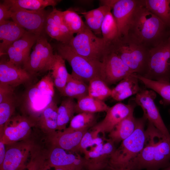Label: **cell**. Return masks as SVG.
Listing matches in <instances>:
<instances>
[{
    "label": "cell",
    "mask_w": 170,
    "mask_h": 170,
    "mask_svg": "<svg viewBox=\"0 0 170 170\" xmlns=\"http://www.w3.org/2000/svg\"><path fill=\"white\" fill-rule=\"evenodd\" d=\"M170 35V29L139 0L130 21L128 37L150 50Z\"/></svg>",
    "instance_id": "1"
},
{
    "label": "cell",
    "mask_w": 170,
    "mask_h": 170,
    "mask_svg": "<svg viewBox=\"0 0 170 170\" xmlns=\"http://www.w3.org/2000/svg\"><path fill=\"white\" fill-rule=\"evenodd\" d=\"M146 130L144 147L126 167L130 170H160L170 165V140L150 122Z\"/></svg>",
    "instance_id": "2"
},
{
    "label": "cell",
    "mask_w": 170,
    "mask_h": 170,
    "mask_svg": "<svg viewBox=\"0 0 170 170\" xmlns=\"http://www.w3.org/2000/svg\"><path fill=\"white\" fill-rule=\"evenodd\" d=\"M147 119L143 116L136 118L135 129L129 137L123 140L110 156L107 170L126 168L130 162L142 151L147 141V133L145 130Z\"/></svg>",
    "instance_id": "3"
},
{
    "label": "cell",
    "mask_w": 170,
    "mask_h": 170,
    "mask_svg": "<svg viewBox=\"0 0 170 170\" xmlns=\"http://www.w3.org/2000/svg\"><path fill=\"white\" fill-rule=\"evenodd\" d=\"M55 48L57 53L68 62L74 75L85 82L96 78L102 79V62L90 60L78 54L67 43L60 42Z\"/></svg>",
    "instance_id": "4"
},
{
    "label": "cell",
    "mask_w": 170,
    "mask_h": 170,
    "mask_svg": "<svg viewBox=\"0 0 170 170\" xmlns=\"http://www.w3.org/2000/svg\"><path fill=\"white\" fill-rule=\"evenodd\" d=\"M133 73L142 76L147 67L150 50L131 40L128 37L118 38L110 47Z\"/></svg>",
    "instance_id": "5"
},
{
    "label": "cell",
    "mask_w": 170,
    "mask_h": 170,
    "mask_svg": "<svg viewBox=\"0 0 170 170\" xmlns=\"http://www.w3.org/2000/svg\"><path fill=\"white\" fill-rule=\"evenodd\" d=\"M67 43L78 54L92 60L102 62L110 51V47L106 44L102 37H97L87 26Z\"/></svg>",
    "instance_id": "6"
},
{
    "label": "cell",
    "mask_w": 170,
    "mask_h": 170,
    "mask_svg": "<svg viewBox=\"0 0 170 170\" xmlns=\"http://www.w3.org/2000/svg\"><path fill=\"white\" fill-rule=\"evenodd\" d=\"M142 76L152 80L170 82V35L150 50L147 69Z\"/></svg>",
    "instance_id": "7"
},
{
    "label": "cell",
    "mask_w": 170,
    "mask_h": 170,
    "mask_svg": "<svg viewBox=\"0 0 170 170\" xmlns=\"http://www.w3.org/2000/svg\"><path fill=\"white\" fill-rule=\"evenodd\" d=\"M54 60L53 48L43 35L40 36L22 68L31 75L51 70Z\"/></svg>",
    "instance_id": "8"
},
{
    "label": "cell",
    "mask_w": 170,
    "mask_h": 170,
    "mask_svg": "<svg viewBox=\"0 0 170 170\" xmlns=\"http://www.w3.org/2000/svg\"><path fill=\"white\" fill-rule=\"evenodd\" d=\"M156 93L151 90H141L137 94L134 100L143 112V116L167 138L170 140V134L165 125L156 104Z\"/></svg>",
    "instance_id": "9"
},
{
    "label": "cell",
    "mask_w": 170,
    "mask_h": 170,
    "mask_svg": "<svg viewBox=\"0 0 170 170\" xmlns=\"http://www.w3.org/2000/svg\"><path fill=\"white\" fill-rule=\"evenodd\" d=\"M36 125V121L30 116H12L4 126L0 140L7 145L27 139Z\"/></svg>",
    "instance_id": "10"
},
{
    "label": "cell",
    "mask_w": 170,
    "mask_h": 170,
    "mask_svg": "<svg viewBox=\"0 0 170 170\" xmlns=\"http://www.w3.org/2000/svg\"><path fill=\"white\" fill-rule=\"evenodd\" d=\"M29 139L6 145V154L0 170H22L26 168L25 163L31 153L34 144Z\"/></svg>",
    "instance_id": "11"
},
{
    "label": "cell",
    "mask_w": 170,
    "mask_h": 170,
    "mask_svg": "<svg viewBox=\"0 0 170 170\" xmlns=\"http://www.w3.org/2000/svg\"><path fill=\"white\" fill-rule=\"evenodd\" d=\"M11 18L19 26L28 31L43 35L48 13L44 10H30L19 8H9Z\"/></svg>",
    "instance_id": "12"
},
{
    "label": "cell",
    "mask_w": 170,
    "mask_h": 170,
    "mask_svg": "<svg viewBox=\"0 0 170 170\" xmlns=\"http://www.w3.org/2000/svg\"><path fill=\"white\" fill-rule=\"evenodd\" d=\"M43 167L65 170H86L84 157L71 153L65 150L52 145L44 159Z\"/></svg>",
    "instance_id": "13"
},
{
    "label": "cell",
    "mask_w": 170,
    "mask_h": 170,
    "mask_svg": "<svg viewBox=\"0 0 170 170\" xmlns=\"http://www.w3.org/2000/svg\"><path fill=\"white\" fill-rule=\"evenodd\" d=\"M133 98L130 99L127 104L118 102L109 107L104 119L91 128L105 134L109 133L124 119L133 113L137 106Z\"/></svg>",
    "instance_id": "14"
},
{
    "label": "cell",
    "mask_w": 170,
    "mask_h": 170,
    "mask_svg": "<svg viewBox=\"0 0 170 170\" xmlns=\"http://www.w3.org/2000/svg\"><path fill=\"white\" fill-rule=\"evenodd\" d=\"M102 63V79L108 85L115 84L133 74L113 51L110 50L104 57Z\"/></svg>",
    "instance_id": "15"
},
{
    "label": "cell",
    "mask_w": 170,
    "mask_h": 170,
    "mask_svg": "<svg viewBox=\"0 0 170 170\" xmlns=\"http://www.w3.org/2000/svg\"><path fill=\"white\" fill-rule=\"evenodd\" d=\"M110 139L105 143L96 145L84 153L86 170H107L111 155L116 149Z\"/></svg>",
    "instance_id": "16"
},
{
    "label": "cell",
    "mask_w": 170,
    "mask_h": 170,
    "mask_svg": "<svg viewBox=\"0 0 170 170\" xmlns=\"http://www.w3.org/2000/svg\"><path fill=\"white\" fill-rule=\"evenodd\" d=\"M41 36L26 31L20 38L8 49L6 54L8 56L9 61L22 67L29 58L31 48Z\"/></svg>",
    "instance_id": "17"
},
{
    "label": "cell",
    "mask_w": 170,
    "mask_h": 170,
    "mask_svg": "<svg viewBox=\"0 0 170 170\" xmlns=\"http://www.w3.org/2000/svg\"><path fill=\"white\" fill-rule=\"evenodd\" d=\"M139 0H118L112 13L117 24L118 38L128 37L129 24Z\"/></svg>",
    "instance_id": "18"
},
{
    "label": "cell",
    "mask_w": 170,
    "mask_h": 170,
    "mask_svg": "<svg viewBox=\"0 0 170 170\" xmlns=\"http://www.w3.org/2000/svg\"><path fill=\"white\" fill-rule=\"evenodd\" d=\"M88 130H71L66 128L63 131H56L48 135L52 145L72 152H78L79 145L83 136Z\"/></svg>",
    "instance_id": "19"
},
{
    "label": "cell",
    "mask_w": 170,
    "mask_h": 170,
    "mask_svg": "<svg viewBox=\"0 0 170 170\" xmlns=\"http://www.w3.org/2000/svg\"><path fill=\"white\" fill-rule=\"evenodd\" d=\"M31 76L22 67L16 65L9 60H1L0 83L15 88L28 81Z\"/></svg>",
    "instance_id": "20"
},
{
    "label": "cell",
    "mask_w": 170,
    "mask_h": 170,
    "mask_svg": "<svg viewBox=\"0 0 170 170\" xmlns=\"http://www.w3.org/2000/svg\"><path fill=\"white\" fill-rule=\"evenodd\" d=\"M26 31L13 21L8 20L0 24V56L6 54L8 48Z\"/></svg>",
    "instance_id": "21"
},
{
    "label": "cell",
    "mask_w": 170,
    "mask_h": 170,
    "mask_svg": "<svg viewBox=\"0 0 170 170\" xmlns=\"http://www.w3.org/2000/svg\"><path fill=\"white\" fill-rule=\"evenodd\" d=\"M25 100L26 106L31 114L29 116L36 120L53 101V97L43 94L35 84L26 93Z\"/></svg>",
    "instance_id": "22"
},
{
    "label": "cell",
    "mask_w": 170,
    "mask_h": 170,
    "mask_svg": "<svg viewBox=\"0 0 170 170\" xmlns=\"http://www.w3.org/2000/svg\"><path fill=\"white\" fill-rule=\"evenodd\" d=\"M139 81L134 73L125 77L111 89V97L116 101H121L133 95H136L142 90Z\"/></svg>",
    "instance_id": "23"
},
{
    "label": "cell",
    "mask_w": 170,
    "mask_h": 170,
    "mask_svg": "<svg viewBox=\"0 0 170 170\" xmlns=\"http://www.w3.org/2000/svg\"><path fill=\"white\" fill-rule=\"evenodd\" d=\"M58 107L53 100L42 111L36 120V125L48 135L57 131Z\"/></svg>",
    "instance_id": "24"
},
{
    "label": "cell",
    "mask_w": 170,
    "mask_h": 170,
    "mask_svg": "<svg viewBox=\"0 0 170 170\" xmlns=\"http://www.w3.org/2000/svg\"><path fill=\"white\" fill-rule=\"evenodd\" d=\"M136 125V118L133 113L118 123L109 133V139L115 144L122 142L132 134Z\"/></svg>",
    "instance_id": "25"
},
{
    "label": "cell",
    "mask_w": 170,
    "mask_h": 170,
    "mask_svg": "<svg viewBox=\"0 0 170 170\" xmlns=\"http://www.w3.org/2000/svg\"><path fill=\"white\" fill-rule=\"evenodd\" d=\"M88 85L72 74H69L66 85L61 94L77 100L88 95Z\"/></svg>",
    "instance_id": "26"
},
{
    "label": "cell",
    "mask_w": 170,
    "mask_h": 170,
    "mask_svg": "<svg viewBox=\"0 0 170 170\" xmlns=\"http://www.w3.org/2000/svg\"><path fill=\"white\" fill-rule=\"evenodd\" d=\"M51 71L54 86L61 94L69 74L66 68L65 60L57 52L54 54V60Z\"/></svg>",
    "instance_id": "27"
},
{
    "label": "cell",
    "mask_w": 170,
    "mask_h": 170,
    "mask_svg": "<svg viewBox=\"0 0 170 170\" xmlns=\"http://www.w3.org/2000/svg\"><path fill=\"white\" fill-rule=\"evenodd\" d=\"M111 9L107 6H100L90 11L81 13L85 18L86 25L95 34L101 33V27L107 13Z\"/></svg>",
    "instance_id": "28"
},
{
    "label": "cell",
    "mask_w": 170,
    "mask_h": 170,
    "mask_svg": "<svg viewBox=\"0 0 170 170\" xmlns=\"http://www.w3.org/2000/svg\"><path fill=\"white\" fill-rule=\"evenodd\" d=\"M134 74L146 88L160 95L162 98L160 102L161 104L164 106L170 104V82L150 80L141 75L136 73Z\"/></svg>",
    "instance_id": "29"
},
{
    "label": "cell",
    "mask_w": 170,
    "mask_h": 170,
    "mask_svg": "<svg viewBox=\"0 0 170 170\" xmlns=\"http://www.w3.org/2000/svg\"><path fill=\"white\" fill-rule=\"evenodd\" d=\"M76 104L74 99L70 98L67 97L62 101L58 109L57 131H63L66 128L67 124L76 113Z\"/></svg>",
    "instance_id": "30"
},
{
    "label": "cell",
    "mask_w": 170,
    "mask_h": 170,
    "mask_svg": "<svg viewBox=\"0 0 170 170\" xmlns=\"http://www.w3.org/2000/svg\"><path fill=\"white\" fill-rule=\"evenodd\" d=\"M59 0H5L3 3L9 8H19L30 10H44L48 6L54 7Z\"/></svg>",
    "instance_id": "31"
},
{
    "label": "cell",
    "mask_w": 170,
    "mask_h": 170,
    "mask_svg": "<svg viewBox=\"0 0 170 170\" xmlns=\"http://www.w3.org/2000/svg\"><path fill=\"white\" fill-rule=\"evenodd\" d=\"M146 8L170 29V0H144Z\"/></svg>",
    "instance_id": "32"
},
{
    "label": "cell",
    "mask_w": 170,
    "mask_h": 170,
    "mask_svg": "<svg viewBox=\"0 0 170 170\" xmlns=\"http://www.w3.org/2000/svg\"><path fill=\"white\" fill-rule=\"evenodd\" d=\"M103 101L89 96H85L78 100L76 104V113L88 112L96 113L106 112L109 108Z\"/></svg>",
    "instance_id": "33"
},
{
    "label": "cell",
    "mask_w": 170,
    "mask_h": 170,
    "mask_svg": "<svg viewBox=\"0 0 170 170\" xmlns=\"http://www.w3.org/2000/svg\"><path fill=\"white\" fill-rule=\"evenodd\" d=\"M101 31L105 43L110 47L118 39L117 24L111 11L105 15L101 26Z\"/></svg>",
    "instance_id": "34"
},
{
    "label": "cell",
    "mask_w": 170,
    "mask_h": 170,
    "mask_svg": "<svg viewBox=\"0 0 170 170\" xmlns=\"http://www.w3.org/2000/svg\"><path fill=\"white\" fill-rule=\"evenodd\" d=\"M95 113L82 112L74 116L70 122L69 126L66 128L71 130H88L97 123Z\"/></svg>",
    "instance_id": "35"
},
{
    "label": "cell",
    "mask_w": 170,
    "mask_h": 170,
    "mask_svg": "<svg viewBox=\"0 0 170 170\" xmlns=\"http://www.w3.org/2000/svg\"><path fill=\"white\" fill-rule=\"evenodd\" d=\"M88 83V95L89 96L102 101L111 97V89L102 79L95 78Z\"/></svg>",
    "instance_id": "36"
},
{
    "label": "cell",
    "mask_w": 170,
    "mask_h": 170,
    "mask_svg": "<svg viewBox=\"0 0 170 170\" xmlns=\"http://www.w3.org/2000/svg\"><path fill=\"white\" fill-rule=\"evenodd\" d=\"M17 102L14 94L0 103V135L3 133L5 124L13 115Z\"/></svg>",
    "instance_id": "37"
},
{
    "label": "cell",
    "mask_w": 170,
    "mask_h": 170,
    "mask_svg": "<svg viewBox=\"0 0 170 170\" xmlns=\"http://www.w3.org/2000/svg\"><path fill=\"white\" fill-rule=\"evenodd\" d=\"M62 15L64 22L73 34L81 32L87 26L81 16L71 9L62 11Z\"/></svg>",
    "instance_id": "38"
},
{
    "label": "cell",
    "mask_w": 170,
    "mask_h": 170,
    "mask_svg": "<svg viewBox=\"0 0 170 170\" xmlns=\"http://www.w3.org/2000/svg\"><path fill=\"white\" fill-rule=\"evenodd\" d=\"M91 130L88 131L83 136L79 145L78 152L83 153L88 147L103 143V139L99 137V132L96 130Z\"/></svg>",
    "instance_id": "39"
},
{
    "label": "cell",
    "mask_w": 170,
    "mask_h": 170,
    "mask_svg": "<svg viewBox=\"0 0 170 170\" xmlns=\"http://www.w3.org/2000/svg\"><path fill=\"white\" fill-rule=\"evenodd\" d=\"M45 30L46 33L52 38L60 42L66 43L59 26L50 12L48 14L46 18Z\"/></svg>",
    "instance_id": "40"
},
{
    "label": "cell",
    "mask_w": 170,
    "mask_h": 170,
    "mask_svg": "<svg viewBox=\"0 0 170 170\" xmlns=\"http://www.w3.org/2000/svg\"><path fill=\"white\" fill-rule=\"evenodd\" d=\"M36 84L39 90L44 94L53 97L54 95V85L51 72L43 77Z\"/></svg>",
    "instance_id": "41"
},
{
    "label": "cell",
    "mask_w": 170,
    "mask_h": 170,
    "mask_svg": "<svg viewBox=\"0 0 170 170\" xmlns=\"http://www.w3.org/2000/svg\"><path fill=\"white\" fill-rule=\"evenodd\" d=\"M50 13L59 26L61 33L66 43H68L74 37V34L70 31L64 22L62 17V11L54 8Z\"/></svg>",
    "instance_id": "42"
},
{
    "label": "cell",
    "mask_w": 170,
    "mask_h": 170,
    "mask_svg": "<svg viewBox=\"0 0 170 170\" xmlns=\"http://www.w3.org/2000/svg\"><path fill=\"white\" fill-rule=\"evenodd\" d=\"M14 88L8 85L0 83V103L14 94Z\"/></svg>",
    "instance_id": "43"
},
{
    "label": "cell",
    "mask_w": 170,
    "mask_h": 170,
    "mask_svg": "<svg viewBox=\"0 0 170 170\" xmlns=\"http://www.w3.org/2000/svg\"><path fill=\"white\" fill-rule=\"evenodd\" d=\"M12 12L3 3L0 4V24L11 18Z\"/></svg>",
    "instance_id": "44"
},
{
    "label": "cell",
    "mask_w": 170,
    "mask_h": 170,
    "mask_svg": "<svg viewBox=\"0 0 170 170\" xmlns=\"http://www.w3.org/2000/svg\"><path fill=\"white\" fill-rule=\"evenodd\" d=\"M6 154V145L0 140V168L3 162Z\"/></svg>",
    "instance_id": "45"
},
{
    "label": "cell",
    "mask_w": 170,
    "mask_h": 170,
    "mask_svg": "<svg viewBox=\"0 0 170 170\" xmlns=\"http://www.w3.org/2000/svg\"><path fill=\"white\" fill-rule=\"evenodd\" d=\"M26 168L27 170H39L40 168V165L37 161L32 160L26 165Z\"/></svg>",
    "instance_id": "46"
},
{
    "label": "cell",
    "mask_w": 170,
    "mask_h": 170,
    "mask_svg": "<svg viewBox=\"0 0 170 170\" xmlns=\"http://www.w3.org/2000/svg\"><path fill=\"white\" fill-rule=\"evenodd\" d=\"M118 0H100V6H107L110 7L111 9Z\"/></svg>",
    "instance_id": "47"
},
{
    "label": "cell",
    "mask_w": 170,
    "mask_h": 170,
    "mask_svg": "<svg viewBox=\"0 0 170 170\" xmlns=\"http://www.w3.org/2000/svg\"><path fill=\"white\" fill-rule=\"evenodd\" d=\"M110 170H130L127 168H120L110 169Z\"/></svg>",
    "instance_id": "48"
},
{
    "label": "cell",
    "mask_w": 170,
    "mask_h": 170,
    "mask_svg": "<svg viewBox=\"0 0 170 170\" xmlns=\"http://www.w3.org/2000/svg\"><path fill=\"white\" fill-rule=\"evenodd\" d=\"M48 169H47L46 168H44L43 167H41L39 170H47ZM55 170H65L63 169H60V168H55Z\"/></svg>",
    "instance_id": "49"
},
{
    "label": "cell",
    "mask_w": 170,
    "mask_h": 170,
    "mask_svg": "<svg viewBox=\"0 0 170 170\" xmlns=\"http://www.w3.org/2000/svg\"><path fill=\"white\" fill-rule=\"evenodd\" d=\"M162 170H170V165L166 168L163 169Z\"/></svg>",
    "instance_id": "50"
},
{
    "label": "cell",
    "mask_w": 170,
    "mask_h": 170,
    "mask_svg": "<svg viewBox=\"0 0 170 170\" xmlns=\"http://www.w3.org/2000/svg\"><path fill=\"white\" fill-rule=\"evenodd\" d=\"M169 112H170V110H169Z\"/></svg>",
    "instance_id": "51"
}]
</instances>
